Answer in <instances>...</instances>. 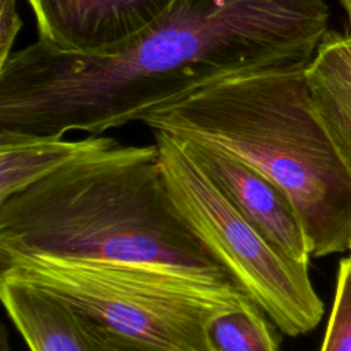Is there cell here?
Segmentation results:
<instances>
[{
  "label": "cell",
  "mask_w": 351,
  "mask_h": 351,
  "mask_svg": "<svg viewBox=\"0 0 351 351\" xmlns=\"http://www.w3.org/2000/svg\"><path fill=\"white\" fill-rule=\"evenodd\" d=\"M328 22L326 0H177L110 56L64 52L37 38L0 66V130L100 136L213 82L308 66Z\"/></svg>",
  "instance_id": "obj_1"
},
{
  "label": "cell",
  "mask_w": 351,
  "mask_h": 351,
  "mask_svg": "<svg viewBox=\"0 0 351 351\" xmlns=\"http://www.w3.org/2000/svg\"><path fill=\"white\" fill-rule=\"evenodd\" d=\"M348 251H350V256H348V258L351 259V244H350V250H348Z\"/></svg>",
  "instance_id": "obj_16"
},
{
  "label": "cell",
  "mask_w": 351,
  "mask_h": 351,
  "mask_svg": "<svg viewBox=\"0 0 351 351\" xmlns=\"http://www.w3.org/2000/svg\"><path fill=\"white\" fill-rule=\"evenodd\" d=\"M267 315L254 302L218 315L210 325L215 351H280Z\"/></svg>",
  "instance_id": "obj_11"
},
{
  "label": "cell",
  "mask_w": 351,
  "mask_h": 351,
  "mask_svg": "<svg viewBox=\"0 0 351 351\" xmlns=\"http://www.w3.org/2000/svg\"><path fill=\"white\" fill-rule=\"evenodd\" d=\"M0 274L58 295L144 351H215L211 322L252 300L240 287L134 266L22 259Z\"/></svg>",
  "instance_id": "obj_4"
},
{
  "label": "cell",
  "mask_w": 351,
  "mask_h": 351,
  "mask_svg": "<svg viewBox=\"0 0 351 351\" xmlns=\"http://www.w3.org/2000/svg\"><path fill=\"white\" fill-rule=\"evenodd\" d=\"M101 136L64 140L0 130V203L19 195L96 147Z\"/></svg>",
  "instance_id": "obj_10"
},
{
  "label": "cell",
  "mask_w": 351,
  "mask_h": 351,
  "mask_svg": "<svg viewBox=\"0 0 351 351\" xmlns=\"http://www.w3.org/2000/svg\"><path fill=\"white\" fill-rule=\"evenodd\" d=\"M171 136V134H170ZM188 156L281 254L308 265V244L287 195L252 166L210 144L176 137Z\"/></svg>",
  "instance_id": "obj_7"
},
{
  "label": "cell",
  "mask_w": 351,
  "mask_h": 351,
  "mask_svg": "<svg viewBox=\"0 0 351 351\" xmlns=\"http://www.w3.org/2000/svg\"><path fill=\"white\" fill-rule=\"evenodd\" d=\"M0 299L29 351H144L23 280L0 274Z\"/></svg>",
  "instance_id": "obj_8"
},
{
  "label": "cell",
  "mask_w": 351,
  "mask_h": 351,
  "mask_svg": "<svg viewBox=\"0 0 351 351\" xmlns=\"http://www.w3.org/2000/svg\"><path fill=\"white\" fill-rule=\"evenodd\" d=\"M22 259L134 266L240 287L176 207L156 144L103 136L0 203V267Z\"/></svg>",
  "instance_id": "obj_2"
},
{
  "label": "cell",
  "mask_w": 351,
  "mask_h": 351,
  "mask_svg": "<svg viewBox=\"0 0 351 351\" xmlns=\"http://www.w3.org/2000/svg\"><path fill=\"white\" fill-rule=\"evenodd\" d=\"M177 0H27L38 40L71 53L110 56L170 12Z\"/></svg>",
  "instance_id": "obj_6"
},
{
  "label": "cell",
  "mask_w": 351,
  "mask_h": 351,
  "mask_svg": "<svg viewBox=\"0 0 351 351\" xmlns=\"http://www.w3.org/2000/svg\"><path fill=\"white\" fill-rule=\"evenodd\" d=\"M321 351H351V259L339 265L336 293Z\"/></svg>",
  "instance_id": "obj_12"
},
{
  "label": "cell",
  "mask_w": 351,
  "mask_h": 351,
  "mask_svg": "<svg viewBox=\"0 0 351 351\" xmlns=\"http://www.w3.org/2000/svg\"><path fill=\"white\" fill-rule=\"evenodd\" d=\"M0 351H11L10 343H8V336H7V329L4 325H1V335H0Z\"/></svg>",
  "instance_id": "obj_14"
},
{
  "label": "cell",
  "mask_w": 351,
  "mask_h": 351,
  "mask_svg": "<svg viewBox=\"0 0 351 351\" xmlns=\"http://www.w3.org/2000/svg\"><path fill=\"white\" fill-rule=\"evenodd\" d=\"M313 108L351 170V26L328 32L306 69Z\"/></svg>",
  "instance_id": "obj_9"
},
{
  "label": "cell",
  "mask_w": 351,
  "mask_h": 351,
  "mask_svg": "<svg viewBox=\"0 0 351 351\" xmlns=\"http://www.w3.org/2000/svg\"><path fill=\"white\" fill-rule=\"evenodd\" d=\"M306 69L233 75L152 110L141 122L217 147L266 176L292 203L311 256H325L350 250L351 170L313 108Z\"/></svg>",
  "instance_id": "obj_3"
},
{
  "label": "cell",
  "mask_w": 351,
  "mask_h": 351,
  "mask_svg": "<svg viewBox=\"0 0 351 351\" xmlns=\"http://www.w3.org/2000/svg\"><path fill=\"white\" fill-rule=\"evenodd\" d=\"M166 185L180 214L232 278L285 335L313 330L324 314L308 265L271 245L188 156L181 143L154 132Z\"/></svg>",
  "instance_id": "obj_5"
},
{
  "label": "cell",
  "mask_w": 351,
  "mask_h": 351,
  "mask_svg": "<svg viewBox=\"0 0 351 351\" xmlns=\"http://www.w3.org/2000/svg\"><path fill=\"white\" fill-rule=\"evenodd\" d=\"M347 15H348V26H351V0H340Z\"/></svg>",
  "instance_id": "obj_15"
},
{
  "label": "cell",
  "mask_w": 351,
  "mask_h": 351,
  "mask_svg": "<svg viewBox=\"0 0 351 351\" xmlns=\"http://www.w3.org/2000/svg\"><path fill=\"white\" fill-rule=\"evenodd\" d=\"M23 26L16 10V0H0V66L14 52L12 45Z\"/></svg>",
  "instance_id": "obj_13"
}]
</instances>
